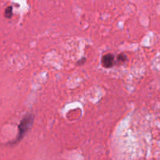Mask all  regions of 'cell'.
Wrapping results in <instances>:
<instances>
[{
	"instance_id": "7a4b0ae2",
	"label": "cell",
	"mask_w": 160,
	"mask_h": 160,
	"mask_svg": "<svg viewBox=\"0 0 160 160\" xmlns=\"http://www.w3.org/2000/svg\"><path fill=\"white\" fill-rule=\"evenodd\" d=\"M102 63L106 68H110L115 64V59L112 54L105 55L102 59Z\"/></svg>"
},
{
	"instance_id": "3957f363",
	"label": "cell",
	"mask_w": 160,
	"mask_h": 160,
	"mask_svg": "<svg viewBox=\"0 0 160 160\" xmlns=\"http://www.w3.org/2000/svg\"><path fill=\"white\" fill-rule=\"evenodd\" d=\"M12 8L11 6H9L7 9H6V12H5V16H6L7 18H10L12 17Z\"/></svg>"
},
{
	"instance_id": "277c9868",
	"label": "cell",
	"mask_w": 160,
	"mask_h": 160,
	"mask_svg": "<svg viewBox=\"0 0 160 160\" xmlns=\"http://www.w3.org/2000/svg\"><path fill=\"white\" fill-rule=\"evenodd\" d=\"M117 59H118V61H120V62H125V61L127 60V56H125L124 54H120L119 55L118 57H117Z\"/></svg>"
},
{
	"instance_id": "6da1fadb",
	"label": "cell",
	"mask_w": 160,
	"mask_h": 160,
	"mask_svg": "<svg viewBox=\"0 0 160 160\" xmlns=\"http://www.w3.org/2000/svg\"><path fill=\"white\" fill-rule=\"evenodd\" d=\"M34 122V116L31 114H28L27 115L23 120L20 122V125H19V131H18V135H17V139L15 142H20L23 137H24L25 134L28 131V130L31 128L32 126V123Z\"/></svg>"
}]
</instances>
